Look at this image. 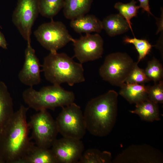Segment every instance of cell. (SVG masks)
<instances>
[{
  "label": "cell",
  "mask_w": 163,
  "mask_h": 163,
  "mask_svg": "<svg viewBox=\"0 0 163 163\" xmlns=\"http://www.w3.org/2000/svg\"><path fill=\"white\" fill-rule=\"evenodd\" d=\"M29 108L21 105L0 131V163H19L33 143L27 120Z\"/></svg>",
  "instance_id": "6da1fadb"
},
{
  "label": "cell",
  "mask_w": 163,
  "mask_h": 163,
  "mask_svg": "<svg viewBox=\"0 0 163 163\" xmlns=\"http://www.w3.org/2000/svg\"><path fill=\"white\" fill-rule=\"evenodd\" d=\"M118 95L110 90L88 102L83 114L87 130L91 134L103 137L111 131L116 120Z\"/></svg>",
  "instance_id": "7a4b0ae2"
},
{
  "label": "cell",
  "mask_w": 163,
  "mask_h": 163,
  "mask_svg": "<svg viewBox=\"0 0 163 163\" xmlns=\"http://www.w3.org/2000/svg\"><path fill=\"white\" fill-rule=\"evenodd\" d=\"M42 66L45 78L53 85L66 83L72 86L85 81L82 64L64 53L50 52L44 58Z\"/></svg>",
  "instance_id": "3957f363"
},
{
  "label": "cell",
  "mask_w": 163,
  "mask_h": 163,
  "mask_svg": "<svg viewBox=\"0 0 163 163\" xmlns=\"http://www.w3.org/2000/svg\"><path fill=\"white\" fill-rule=\"evenodd\" d=\"M22 96L28 107L37 111L62 107L74 103L75 100L73 92L54 85L43 87L39 91L30 87L23 92Z\"/></svg>",
  "instance_id": "277c9868"
},
{
  "label": "cell",
  "mask_w": 163,
  "mask_h": 163,
  "mask_svg": "<svg viewBox=\"0 0 163 163\" xmlns=\"http://www.w3.org/2000/svg\"><path fill=\"white\" fill-rule=\"evenodd\" d=\"M135 62L126 53H112L105 57L99 73L104 80L120 87L125 83Z\"/></svg>",
  "instance_id": "5b68a950"
},
{
  "label": "cell",
  "mask_w": 163,
  "mask_h": 163,
  "mask_svg": "<svg viewBox=\"0 0 163 163\" xmlns=\"http://www.w3.org/2000/svg\"><path fill=\"white\" fill-rule=\"evenodd\" d=\"M62 108L55 120L58 133L63 137L81 140L87 129L80 107L74 102Z\"/></svg>",
  "instance_id": "8992f818"
},
{
  "label": "cell",
  "mask_w": 163,
  "mask_h": 163,
  "mask_svg": "<svg viewBox=\"0 0 163 163\" xmlns=\"http://www.w3.org/2000/svg\"><path fill=\"white\" fill-rule=\"evenodd\" d=\"M31 130V139L41 147L50 149L59 133L56 121L46 110L38 111L31 117L28 123Z\"/></svg>",
  "instance_id": "52a82bcc"
},
{
  "label": "cell",
  "mask_w": 163,
  "mask_h": 163,
  "mask_svg": "<svg viewBox=\"0 0 163 163\" xmlns=\"http://www.w3.org/2000/svg\"><path fill=\"white\" fill-rule=\"evenodd\" d=\"M51 20L50 22L40 25L34 31V34L44 48L50 52H57L72 42L73 38L62 22Z\"/></svg>",
  "instance_id": "ba28073f"
},
{
  "label": "cell",
  "mask_w": 163,
  "mask_h": 163,
  "mask_svg": "<svg viewBox=\"0 0 163 163\" xmlns=\"http://www.w3.org/2000/svg\"><path fill=\"white\" fill-rule=\"evenodd\" d=\"M40 13L39 0H18L12 22L27 44L31 43L32 27Z\"/></svg>",
  "instance_id": "9c48e42d"
},
{
  "label": "cell",
  "mask_w": 163,
  "mask_h": 163,
  "mask_svg": "<svg viewBox=\"0 0 163 163\" xmlns=\"http://www.w3.org/2000/svg\"><path fill=\"white\" fill-rule=\"evenodd\" d=\"M74 55L80 63L94 61L102 57L104 52V41L98 34H86L78 39L73 38Z\"/></svg>",
  "instance_id": "30bf717a"
},
{
  "label": "cell",
  "mask_w": 163,
  "mask_h": 163,
  "mask_svg": "<svg viewBox=\"0 0 163 163\" xmlns=\"http://www.w3.org/2000/svg\"><path fill=\"white\" fill-rule=\"evenodd\" d=\"M51 147L57 163H78L84 150L81 140L65 137L56 139Z\"/></svg>",
  "instance_id": "8fae6325"
},
{
  "label": "cell",
  "mask_w": 163,
  "mask_h": 163,
  "mask_svg": "<svg viewBox=\"0 0 163 163\" xmlns=\"http://www.w3.org/2000/svg\"><path fill=\"white\" fill-rule=\"evenodd\" d=\"M40 66L34 50L31 43L27 44L25 50L24 64L18 75L21 82L29 87L39 84L41 81Z\"/></svg>",
  "instance_id": "7c38bea8"
},
{
  "label": "cell",
  "mask_w": 163,
  "mask_h": 163,
  "mask_svg": "<svg viewBox=\"0 0 163 163\" xmlns=\"http://www.w3.org/2000/svg\"><path fill=\"white\" fill-rule=\"evenodd\" d=\"M19 163H57L51 150L33 142Z\"/></svg>",
  "instance_id": "4fadbf2b"
},
{
  "label": "cell",
  "mask_w": 163,
  "mask_h": 163,
  "mask_svg": "<svg viewBox=\"0 0 163 163\" xmlns=\"http://www.w3.org/2000/svg\"><path fill=\"white\" fill-rule=\"evenodd\" d=\"M70 25L74 31L79 34L100 33L103 29L102 21L92 14H85L71 20Z\"/></svg>",
  "instance_id": "5bb4252c"
},
{
  "label": "cell",
  "mask_w": 163,
  "mask_h": 163,
  "mask_svg": "<svg viewBox=\"0 0 163 163\" xmlns=\"http://www.w3.org/2000/svg\"><path fill=\"white\" fill-rule=\"evenodd\" d=\"M120 87V94L130 104H136L148 99V86L125 83Z\"/></svg>",
  "instance_id": "9a60e30c"
},
{
  "label": "cell",
  "mask_w": 163,
  "mask_h": 163,
  "mask_svg": "<svg viewBox=\"0 0 163 163\" xmlns=\"http://www.w3.org/2000/svg\"><path fill=\"white\" fill-rule=\"evenodd\" d=\"M14 113L13 99L8 87L0 81V131Z\"/></svg>",
  "instance_id": "2e32d148"
},
{
  "label": "cell",
  "mask_w": 163,
  "mask_h": 163,
  "mask_svg": "<svg viewBox=\"0 0 163 163\" xmlns=\"http://www.w3.org/2000/svg\"><path fill=\"white\" fill-rule=\"evenodd\" d=\"M102 23L103 29L111 37L123 34L130 29L125 19L119 14L108 16Z\"/></svg>",
  "instance_id": "e0dca14e"
},
{
  "label": "cell",
  "mask_w": 163,
  "mask_h": 163,
  "mask_svg": "<svg viewBox=\"0 0 163 163\" xmlns=\"http://www.w3.org/2000/svg\"><path fill=\"white\" fill-rule=\"evenodd\" d=\"M93 0H64L63 13L71 20L86 14L90 11Z\"/></svg>",
  "instance_id": "ac0fdd59"
},
{
  "label": "cell",
  "mask_w": 163,
  "mask_h": 163,
  "mask_svg": "<svg viewBox=\"0 0 163 163\" xmlns=\"http://www.w3.org/2000/svg\"><path fill=\"white\" fill-rule=\"evenodd\" d=\"M130 112L137 114L142 120L145 121L153 122L160 120L158 104L149 99L136 104L135 109Z\"/></svg>",
  "instance_id": "d6986e66"
},
{
  "label": "cell",
  "mask_w": 163,
  "mask_h": 163,
  "mask_svg": "<svg viewBox=\"0 0 163 163\" xmlns=\"http://www.w3.org/2000/svg\"><path fill=\"white\" fill-rule=\"evenodd\" d=\"M111 158V154L109 152L91 149L83 152L78 163H109Z\"/></svg>",
  "instance_id": "ffe728a7"
},
{
  "label": "cell",
  "mask_w": 163,
  "mask_h": 163,
  "mask_svg": "<svg viewBox=\"0 0 163 163\" xmlns=\"http://www.w3.org/2000/svg\"><path fill=\"white\" fill-rule=\"evenodd\" d=\"M64 0H39L40 13L51 19L63 8Z\"/></svg>",
  "instance_id": "44dd1931"
},
{
  "label": "cell",
  "mask_w": 163,
  "mask_h": 163,
  "mask_svg": "<svg viewBox=\"0 0 163 163\" xmlns=\"http://www.w3.org/2000/svg\"><path fill=\"white\" fill-rule=\"evenodd\" d=\"M136 3L135 0H132L129 3L124 4L118 2L114 5V8L119 11V14L125 19L132 32L131 20L137 16L138 9L140 8L139 6L136 5Z\"/></svg>",
  "instance_id": "7402d4cb"
},
{
  "label": "cell",
  "mask_w": 163,
  "mask_h": 163,
  "mask_svg": "<svg viewBox=\"0 0 163 163\" xmlns=\"http://www.w3.org/2000/svg\"><path fill=\"white\" fill-rule=\"evenodd\" d=\"M123 41L126 43L132 44L135 46L139 55L136 62L137 64L149 54L152 47L154 46L147 40L137 39L135 37L133 38L126 37L124 38Z\"/></svg>",
  "instance_id": "603a6c76"
},
{
  "label": "cell",
  "mask_w": 163,
  "mask_h": 163,
  "mask_svg": "<svg viewBox=\"0 0 163 163\" xmlns=\"http://www.w3.org/2000/svg\"><path fill=\"white\" fill-rule=\"evenodd\" d=\"M145 70L147 78L154 83L162 80L163 77V68L160 61L155 57L148 62Z\"/></svg>",
  "instance_id": "cb8c5ba5"
},
{
  "label": "cell",
  "mask_w": 163,
  "mask_h": 163,
  "mask_svg": "<svg viewBox=\"0 0 163 163\" xmlns=\"http://www.w3.org/2000/svg\"><path fill=\"white\" fill-rule=\"evenodd\" d=\"M136 62L126 79L125 83L144 84L150 80L147 77L144 69L139 68Z\"/></svg>",
  "instance_id": "d4e9b609"
},
{
  "label": "cell",
  "mask_w": 163,
  "mask_h": 163,
  "mask_svg": "<svg viewBox=\"0 0 163 163\" xmlns=\"http://www.w3.org/2000/svg\"><path fill=\"white\" fill-rule=\"evenodd\" d=\"M151 86H148V97L150 101L156 104L163 103V81L160 80Z\"/></svg>",
  "instance_id": "484cf974"
},
{
  "label": "cell",
  "mask_w": 163,
  "mask_h": 163,
  "mask_svg": "<svg viewBox=\"0 0 163 163\" xmlns=\"http://www.w3.org/2000/svg\"><path fill=\"white\" fill-rule=\"evenodd\" d=\"M140 2L139 8H142V12L146 11L148 14L153 15L150 11V5L149 4V0H138Z\"/></svg>",
  "instance_id": "4316f807"
},
{
  "label": "cell",
  "mask_w": 163,
  "mask_h": 163,
  "mask_svg": "<svg viewBox=\"0 0 163 163\" xmlns=\"http://www.w3.org/2000/svg\"><path fill=\"white\" fill-rule=\"evenodd\" d=\"M7 43L4 35L0 31V47L5 49H7Z\"/></svg>",
  "instance_id": "83f0119b"
},
{
  "label": "cell",
  "mask_w": 163,
  "mask_h": 163,
  "mask_svg": "<svg viewBox=\"0 0 163 163\" xmlns=\"http://www.w3.org/2000/svg\"><path fill=\"white\" fill-rule=\"evenodd\" d=\"M158 24V29L157 32V34L159 32L161 31L163 29V15L161 16V18L159 19Z\"/></svg>",
  "instance_id": "f1b7e54d"
},
{
  "label": "cell",
  "mask_w": 163,
  "mask_h": 163,
  "mask_svg": "<svg viewBox=\"0 0 163 163\" xmlns=\"http://www.w3.org/2000/svg\"></svg>",
  "instance_id": "f546056e"
}]
</instances>
